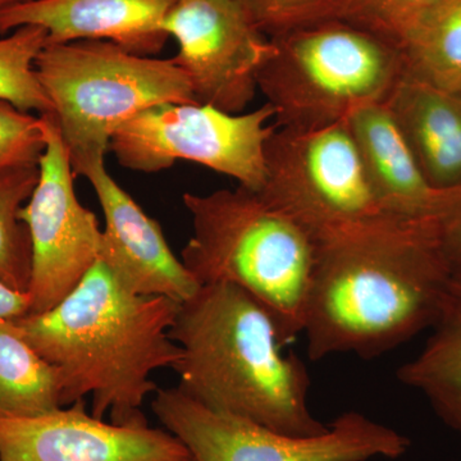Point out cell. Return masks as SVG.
<instances>
[{
	"label": "cell",
	"instance_id": "cell-1",
	"mask_svg": "<svg viewBox=\"0 0 461 461\" xmlns=\"http://www.w3.org/2000/svg\"><path fill=\"white\" fill-rule=\"evenodd\" d=\"M178 303L124 288L100 260L59 303L14 320L23 339L62 375L67 406L91 395V414L117 424L148 421L142 403L151 375L175 368L169 335Z\"/></svg>",
	"mask_w": 461,
	"mask_h": 461
},
{
	"label": "cell",
	"instance_id": "cell-2",
	"mask_svg": "<svg viewBox=\"0 0 461 461\" xmlns=\"http://www.w3.org/2000/svg\"><path fill=\"white\" fill-rule=\"evenodd\" d=\"M454 277L435 223L321 249L303 332L309 357L373 359L411 341L435 326Z\"/></svg>",
	"mask_w": 461,
	"mask_h": 461
},
{
	"label": "cell",
	"instance_id": "cell-3",
	"mask_svg": "<svg viewBox=\"0 0 461 461\" xmlns=\"http://www.w3.org/2000/svg\"><path fill=\"white\" fill-rule=\"evenodd\" d=\"M169 335L181 348L176 387L196 402L290 435L329 427L309 406L304 363L285 353L271 314L240 288L202 285Z\"/></svg>",
	"mask_w": 461,
	"mask_h": 461
},
{
	"label": "cell",
	"instance_id": "cell-4",
	"mask_svg": "<svg viewBox=\"0 0 461 461\" xmlns=\"http://www.w3.org/2000/svg\"><path fill=\"white\" fill-rule=\"evenodd\" d=\"M193 233L181 260L202 285L227 284L271 314L285 348L304 332L320 248L257 191L184 194Z\"/></svg>",
	"mask_w": 461,
	"mask_h": 461
},
{
	"label": "cell",
	"instance_id": "cell-5",
	"mask_svg": "<svg viewBox=\"0 0 461 461\" xmlns=\"http://www.w3.org/2000/svg\"><path fill=\"white\" fill-rule=\"evenodd\" d=\"M275 53L258 90L277 129L309 131L344 122L357 109L386 103L405 76L393 41L344 20L273 36Z\"/></svg>",
	"mask_w": 461,
	"mask_h": 461
},
{
	"label": "cell",
	"instance_id": "cell-6",
	"mask_svg": "<svg viewBox=\"0 0 461 461\" xmlns=\"http://www.w3.org/2000/svg\"><path fill=\"white\" fill-rule=\"evenodd\" d=\"M35 72L75 176L104 159L115 130L136 114L166 103H196L175 60L139 56L111 41L47 44Z\"/></svg>",
	"mask_w": 461,
	"mask_h": 461
},
{
	"label": "cell",
	"instance_id": "cell-7",
	"mask_svg": "<svg viewBox=\"0 0 461 461\" xmlns=\"http://www.w3.org/2000/svg\"><path fill=\"white\" fill-rule=\"evenodd\" d=\"M260 194L290 215L321 249L393 238L429 226L391 213L369 177L348 122L277 129L267 144Z\"/></svg>",
	"mask_w": 461,
	"mask_h": 461
},
{
	"label": "cell",
	"instance_id": "cell-8",
	"mask_svg": "<svg viewBox=\"0 0 461 461\" xmlns=\"http://www.w3.org/2000/svg\"><path fill=\"white\" fill-rule=\"evenodd\" d=\"M151 409L194 461L399 459L411 441L362 412L339 415L318 435L297 436L206 408L177 387L158 388Z\"/></svg>",
	"mask_w": 461,
	"mask_h": 461
},
{
	"label": "cell",
	"instance_id": "cell-9",
	"mask_svg": "<svg viewBox=\"0 0 461 461\" xmlns=\"http://www.w3.org/2000/svg\"><path fill=\"white\" fill-rule=\"evenodd\" d=\"M272 120L269 103L238 114L200 103H166L121 124L109 150L132 171L157 173L187 160L259 193L267 180V144L277 130Z\"/></svg>",
	"mask_w": 461,
	"mask_h": 461
},
{
	"label": "cell",
	"instance_id": "cell-10",
	"mask_svg": "<svg viewBox=\"0 0 461 461\" xmlns=\"http://www.w3.org/2000/svg\"><path fill=\"white\" fill-rule=\"evenodd\" d=\"M42 115L47 147L38 184L20 212L32 240L30 313L50 311L75 290L99 260L103 233L95 213L76 195L75 172L53 115Z\"/></svg>",
	"mask_w": 461,
	"mask_h": 461
},
{
	"label": "cell",
	"instance_id": "cell-11",
	"mask_svg": "<svg viewBox=\"0 0 461 461\" xmlns=\"http://www.w3.org/2000/svg\"><path fill=\"white\" fill-rule=\"evenodd\" d=\"M165 32L177 41L172 59L189 78L196 103L244 113L258 74L275 53L244 0H175Z\"/></svg>",
	"mask_w": 461,
	"mask_h": 461
},
{
	"label": "cell",
	"instance_id": "cell-12",
	"mask_svg": "<svg viewBox=\"0 0 461 461\" xmlns=\"http://www.w3.org/2000/svg\"><path fill=\"white\" fill-rule=\"evenodd\" d=\"M187 448L148 421L94 417L85 400L30 418H0V461H186Z\"/></svg>",
	"mask_w": 461,
	"mask_h": 461
},
{
	"label": "cell",
	"instance_id": "cell-13",
	"mask_svg": "<svg viewBox=\"0 0 461 461\" xmlns=\"http://www.w3.org/2000/svg\"><path fill=\"white\" fill-rule=\"evenodd\" d=\"M78 175L90 182L104 213L99 260L115 280L138 295L168 297L178 304L195 295L199 282L173 254L162 226L109 175L104 159Z\"/></svg>",
	"mask_w": 461,
	"mask_h": 461
},
{
	"label": "cell",
	"instance_id": "cell-14",
	"mask_svg": "<svg viewBox=\"0 0 461 461\" xmlns=\"http://www.w3.org/2000/svg\"><path fill=\"white\" fill-rule=\"evenodd\" d=\"M175 0H25L0 14V35L23 26L41 27L47 44L80 41L114 42L149 57L168 35L165 20Z\"/></svg>",
	"mask_w": 461,
	"mask_h": 461
},
{
	"label": "cell",
	"instance_id": "cell-15",
	"mask_svg": "<svg viewBox=\"0 0 461 461\" xmlns=\"http://www.w3.org/2000/svg\"><path fill=\"white\" fill-rule=\"evenodd\" d=\"M346 122L388 211L411 222L433 221L445 191L424 177L386 103L357 109Z\"/></svg>",
	"mask_w": 461,
	"mask_h": 461
},
{
	"label": "cell",
	"instance_id": "cell-16",
	"mask_svg": "<svg viewBox=\"0 0 461 461\" xmlns=\"http://www.w3.org/2000/svg\"><path fill=\"white\" fill-rule=\"evenodd\" d=\"M386 104L430 186H461V91L403 76Z\"/></svg>",
	"mask_w": 461,
	"mask_h": 461
},
{
	"label": "cell",
	"instance_id": "cell-17",
	"mask_svg": "<svg viewBox=\"0 0 461 461\" xmlns=\"http://www.w3.org/2000/svg\"><path fill=\"white\" fill-rule=\"evenodd\" d=\"M426 345L397 377L426 397L437 417L461 441V278L454 277Z\"/></svg>",
	"mask_w": 461,
	"mask_h": 461
},
{
	"label": "cell",
	"instance_id": "cell-18",
	"mask_svg": "<svg viewBox=\"0 0 461 461\" xmlns=\"http://www.w3.org/2000/svg\"><path fill=\"white\" fill-rule=\"evenodd\" d=\"M408 77L461 91V0H437L395 42Z\"/></svg>",
	"mask_w": 461,
	"mask_h": 461
},
{
	"label": "cell",
	"instance_id": "cell-19",
	"mask_svg": "<svg viewBox=\"0 0 461 461\" xmlns=\"http://www.w3.org/2000/svg\"><path fill=\"white\" fill-rule=\"evenodd\" d=\"M57 366L23 339L14 321H0V418H30L65 408Z\"/></svg>",
	"mask_w": 461,
	"mask_h": 461
},
{
	"label": "cell",
	"instance_id": "cell-20",
	"mask_svg": "<svg viewBox=\"0 0 461 461\" xmlns=\"http://www.w3.org/2000/svg\"><path fill=\"white\" fill-rule=\"evenodd\" d=\"M39 180V165L0 172V281L27 293L32 278V240L20 212Z\"/></svg>",
	"mask_w": 461,
	"mask_h": 461
},
{
	"label": "cell",
	"instance_id": "cell-21",
	"mask_svg": "<svg viewBox=\"0 0 461 461\" xmlns=\"http://www.w3.org/2000/svg\"><path fill=\"white\" fill-rule=\"evenodd\" d=\"M47 45L41 27L23 26L0 39V100L39 114L51 113L35 72V60Z\"/></svg>",
	"mask_w": 461,
	"mask_h": 461
},
{
	"label": "cell",
	"instance_id": "cell-22",
	"mask_svg": "<svg viewBox=\"0 0 461 461\" xmlns=\"http://www.w3.org/2000/svg\"><path fill=\"white\" fill-rule=\"evenodd\" d=\"M47 147L44 115L14 107L0 100V172L36 166Z\"/></svg>",
	"mask_w": 461,
	"mask_h": 461
},
{
	"label": "cell",
	"instance_id": "cell-23",
	"mask_svg": "<svg viewBox=\"0 0 461 461\" xmlns=\"http://www.w3.org/2000/svg\"><path fill=\"white\" fill-rule=\"evenodd\" d=\"M257 25L269 38L339 20L342 0H244Z\"/></svg>",
	"mask_w": 461,
	"mask_h": 461
},
{
	"label": "cell",
	"instance_id": "cell-24",
	"mask_svg": "<svg viewBox=\"0 0 461 461\" xmlns=\"http://www.w3.org/2000/svg\"><path fill=\"white\" fill-rule=\"evenodd\" d=\"M437 0H342L339 20L384 36L395 44L415 16ZM396 45V44H395Z\"/></svg>",
	"mask_w": 461,
	"mask_h": 461
},
{
	"label": "cell",
	"instance_id": "cell-25",
	"mask_svg": "<svg viewBox=\"0 0 461 461\" xmlns=\"http://www.w3.org/2000/svg\"><path fill=\"white\" fill-rule=\"evenodd\" d=\"M433 223L439 250L455 277L461 278V186L445 191Z\"/></svg>",
	"mask_w": 461,
	"mask_h": 461
},
{
	"label": "cell",
	"instance_id": "cell-26",
	"mask_svg": "<svg viewBox=\"0 0 461 461\" xmlns=\"http://www.w3.org/2000/svg\"><path fill=\"white\" fill-rule=\"evenodd\" d=\"M29 294L14 290L0 281V321H14L30 313Z\"/></svg>",
	"mask_w": 461,
	"mask_h": 461
},
{
	"label": "cell",
	"instance_id": "cell-27",
	"mask_svg": "<svg viewBox=\"0 0 461 461\" xmlns=\"http://www.w3.org/2000/svg\"><path fill=\"white\" fill-rule=\"evenodd\" d=\"M25 2V0H0V14L5 9L17 5V3Z\"/></svg>",
	"mask_w": 461,
	"mask_h": 461
},
{
	"label": "cell",
	"instance_id": "cell-28",
	"mask_svg": "<svg viewBox=\"0 0 461 461\" xmlns=\"http://www.w3.org/2000/svg\"><path fill=\"white\" fill-rule=\"evenodd\" d=\"M186 461H194V460H193V457H190V459H189V460H186Z\"/></svg>",
	"mask_w": 461,
	"mask_h": 461
}]
</instances>
